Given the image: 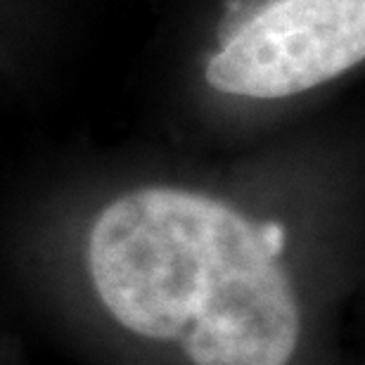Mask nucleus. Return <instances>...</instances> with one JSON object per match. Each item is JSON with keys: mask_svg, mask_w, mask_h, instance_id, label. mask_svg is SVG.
I'll return each instance as SVG.
<instances>
[{"mask_svg": "<svg viewBox=\"0 0 365 365\" xmlns=\"http://www.w3.org/2000/svg\"><path fill=\"white\" fill-rule=\"evenodd\" d=\"M287 232L197 190L145 185L86 237L102 323L171 365H302L313 320L284 264Z\"/></svg>", "mask_w": 365, "mask_h": 365, "instance_id": "nucleus-1", "label": "nucleus"}, {"mask_svg": "<svg viewBox=\"0 0 365 365\" xmlns=\"http://www.w3.org/2000/svg\"><path fill=\"white\" fill-rule=\"evenodd\" d=\"M207 64L211 88L275 100L332 81L365 57V0H230Z\"/></svg>", "mask_w": 365, "mask_h": 365, "instance_id": "nucleus-2", "label": "nucleus"}]
</instances>
